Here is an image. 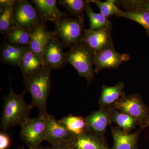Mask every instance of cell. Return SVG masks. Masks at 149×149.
<instances>
[{"instance_id":"30bf717a","label":"cell","mask_w":149,"mask_h":149,"mask_svg":"<svg viewBox=\"0 0 149 149\" xmlns=\"http://www.w3.org/2000/svg\"><path fill=\"white\" fill-rule=\"evenodd\" d=\"M63 47L61 41L54 32L43 52L46 63L53 69H61L67 63Z\"/></svg>"},{"instance_id":"e0dca14e","label":"cell","mask_w":149,"mask_h":149,"mask_svg":"<svg viewBox=\"0 0 149 149\" xmlns=\"http://www.w3.org/2000/svg\"><path fill=\"white\" fill-rule=\"evenodd\" d=\"M53 34L47 30L45 23H42L31 32L28 47L35 53L43 57L45 48Z\"/></svg>"},{"instance_id":"4fadbf2b","label":"cell","mask_w":149,"mask_h":149,"mask_svg":"<svg viewBox=\"0 0 149 149\" xmlns=\"http://www.w3.org/2000/svg\"><path fill=\"white\" fill-rule=\"evenodd\" d=\"M56 0H32L43 23L49 21L55 23L62 19L68 17L57 6Z\"/></svg>"},{"instance_id":"cb8c5ba5","label":"cell","mask_w":149,"mask_h":149,"mask_svg":"<svg viewBox=\"0 0 149 149\" xmlns=\"http://www.w3.org/2000/svg\"><path fill=\"white\" fill-rule=\"evenodd\" d=\"M85 12L90 23L89 29L98 30L103 28H112V23L108 18L100 13H95L90 6V3L89 2L87 5Z\"/></svg>"},{"instance_id":"d4e9b609","label":"cell","mask_w":149,"mask_h":149,"mask_svg":"<svg viewBox=\"0 0 149 149\" xmlns=\"http://www.w3.org/2000/svg\"><path fill=\"white\" fill-rule=\"evenodd\" d=\"M59 4L64 7L71 15L82 21H84V12L86 11L88 1L60 0Z\"/></svg>"},{"instance_id":"1f68e13d","label":"cell","mask_w":149,"mask_h":149,"mask_svg":"<svg viewBox=\"0 0 149 149\" xmlns=\"http://www.w3.org/2000/svg\"><path fill=\"white\" fill-rule=\"evenodd\" d=\"M36 149H45V148H43L42 147H41V146H40L39 148H37Z\"/></svg>"},{"instance_id":"ac0fdd59","label":"cell","mask_w":149,"mask_h":149,"mask_svg":"<svg viewBox=\"0 0 149 149\" xmlns=\"http://www.w3.org/2000/svg\"><path fill=\"white\" fill-rule=\"evenodd\" d=\"M124 88L125 84L123 82H119L113 86L103 85L98 100L100 108L112 107L125 94L123 91Z\"/></svg>"},{"instance_id":"ffe728a7","label":"cell","mask_w":149,"mask_h":149,"mask_svg":"<svg viewBox=\"0 0 149 149\" xmlns=\"http://www.w3.org/2000/svg\"><path fill=\"white\" fill-rule=\"evenodd\" d=\"M59 120L75 136H80L88 131L85 118L82 116L70 114Z\"/></svg>"},{"instance_id":"3957f363","label":"cell","mask_w":149,"mask_h":149,"mask_svg":"<svg viewBox=\"0 0 149 149\" xmlns=\"http://www.w3.org/2000/svg\"><path fill=\"white\" fill-rule=\"evenodd\" d=\"M95 54L83 42L72 46L65 52L67 63L77 70L80 77L86 79L88 85L94 79Z\"/></svg>"},{"instance_id":"8fae6325","label":"cell","mask_w":149,"mask_h":149,"mask_svg":"<svg viewBox=\"0 0 149 149\" xmlns=\"http://www.w3.org/2000/svg\"><path fill=\"white\" fill-rule=\"evenodd\" d=\"M112 107L100 108L85 117L88 131L106 139L107 128L112 123L110 113Z\"/></svg>"},{"instance_id":"6da1fadb","label":"cell","mask_w":149,"mask_h":149,"mask_svg":"<svg viewBox=\"0 0 149 149\" xmlns=\"http://www.w3.org/2000/svg\"><path fill=\"white\" fill-rule=\"evenodd\" d=\"M10 90L7 95L3 97L4 104L1 118V128L6 130L16 125L21 126L30 118L29 114L33 108L24 100L26 91L20 94L15 93L9 77Z\"/></svg>"},{"instance_id":"4dcf8cb0","label":"cell","mask_w":149,"mask_h":149,"mask_svg":"<svg viewBox=\"0 0 149 149\" xmlns=\"http://www.w3.org/2000/svg\"><path fill=\"white\" fill-rule=\"evenodd\" d=\"M45 149H70L68 145H61V146H56L51 147H47Z\"/></svg>"},{"instance_id":"4316f807","label":"cell","mask_w":149,"mask_h":149,"mask_svg":"<svg viewBox=\"0 0 149 149\" xmlns=\"http://www.w3.org/2000/svg\"><path fill=\"white\" fill-rule=\"evenodd\" d=\"M88 1L95 4L100 9V13L107 18L113 15L116 16L121 10L118 7L116 0H107L104 2L99 0H89Z\"/></svg>"},{"instance_id":"7c38bea8","label":"cell","mask_w":149,"mask_h":149,"mask_svg":"<svg viewBox=\"0 0 149 149\" xmlns=\"http://www.w3.org/2000/svg\"><path fill=\"white\" fill-rule=\"evenodd\" d=\"M111 28L98 30L85 29L83 42L96 53L105 48L114 47Z\"/></svg>"},{"instance_id":"f546056e","label":"cell","mask_w":149,"mask_h":149,"mask_svg":"<svg viewBox=\"0 0 149 149\" xmlns=\"http://www.w3.org/2000/svg\"><path fill=\"white\" fill-rule=\"evenodd\" d=\"M15 0H1L0 1V8L6 7L9 6L14 5Z\"/></svg>"},{"instance_id":"e575fe53","label":"cell","mask_w":149,"mask_h":149,"mask_svg":"<svg viewBox=\"0 0 149 149\" xmlns=\"http://www.w3.org/2000/svg\"></svg>"},{"instance_id":"9c48e42d","label":"cell","mask_w":149,"mask_h":149,"mask_svg":"<svg viewBox=\"0 0 149 149\" xmlns=\"http://www.w3.org/2000/svg\"><path fill=\"white\" fill-rule=\"evenodd\" d=\"M130 59L129 54L118 52L114 47L105 48L95 54L94 72L98 73L104 69H118L123 63Z\"/></svg>"},{"instance_id":"d6a6232c","label":"cell","mask_w":149,"mask_h":149,"mask_svg":"<svg viewBox=\"0 0 149 149\" xmlns=\"http://www.w3.org/2000/svg\"><path fill=\"white\" fill-rule=\"evenodd\" d=\"M19 149H22V148H19Z\"/></svg>"},{"instance_id":"7a4b0ae2","label":"cell","mask_w":149,"mask_h":149,"mask_svg":"<svg viewBox=\"0 0 149 149\" xmlns=\"http://www.w3.org/2000/svg\"><path fill=\"white\" fill-rule=\"evenodd\" d=\"M53 68L47 66L33 74L24 76L25 91L32 97L31 105L40 112H47V100L51 89V76Z\"/></svg>"},{"instance_id":"44dd1931","label":"cell","mask_w":149,"mask_h":149,"mask_svg":"<svg viewBox=\"0 0 149 149\" xmlns=\"http://www.w3.org/2000/svg\"><path fill=\"white\" fill-rule=\"evenodd\" d=\"M116 16L133 20L142 25L149 37V11L142 9L132 10H120Z\"/></svg>"},{"instance_id":"5bb4252c","label":"cell","mask_w":149,"mask_h":149,"mask_svg":"<svg viewBox=\"0 0 149 149\" xmlns=\"http://www.w3.org/2000/svg\"><path fill=\"white\" fill-rule=\"evenodd\" d=\"M113 144L110 149H138V140L144 129L140 128L135 133H126L118 126L111 127Z\"/></svg>"},{"instance_id":"277c9868","label":"cell","mask_w":149,"mask_h":149,"mask_svg":"<svg viewBox=\"0 0 149 149\" xmlns=\"http://www.w3.org/2000/svg\"><path fill=\"white\" fill-rule=\"evenodd\" d=\"M115 109L129 115L137 121L140 128L149 127V107L138 93L125 94L112 106Z\"/></svg>"},{"instance_id":"52a82bcc","label":"cell","mask_w":149,"mask_h":149,"mask_svg":"<svg viewBox=\"0 0 149 149\" xmlns=\"http://www.w3.org/2000/svg\"><path fill=\"white\" fill-rule=\"evenodd\" d=\"M13 13L17 26L32 32L42 23L36 8L27 0H17L13 6Z\"/></svg>"},{"instance_id":"83f0119b","label":"cell","mask_w":149,"mask_h":149,"mask_svg":"<svg viewBox=\"0 0 149 149\" xmlns=\"http://www.w3.org/2000/svg\"><path fill=\"white\" fill-rule=\"evenodd\" d=\"M116 3L126 10L142 9L149 11V0H116Z\"/></svg>"},{"instance_id":"f1b7e54d","label":"cell","mask_w":149,"mask_h":149,"mask_svg":"<svg viewBox=\"0 0 149 149\" xmlns=\"http://www.w3.org/2000/svg\"><path fill=\"white\" fill-rule=\"evenodd\" d=\"M10 145V139L7 133L1 131L0 133V149H8Z\"/></svg>"},{"instance_id":"484cf974","label":"cell","mask_w":149,"mask_h":149,"mask_svg":"<svg viewBox=\"0 0 149 149\" xmlns=\"http://www.w3.org/2000/svg\"><path fill=\"white\" fill-rule=\"evenodd\" d=\"M13 6L0 8V32L4 35L11 29L17 26L14 15Z\"/></svg>"},{"instance_id":"ba28073f","label":"cell","mask_w":149,"mask_h":149,"mask_svg":"<svg viewBox=\"0 0 149 149\" xmlns=\"http://www.w3.org/2000/svg\"><path fill=\"white\" fill-rule=\"evenodd\" d=\"M47 130L45 141L52 146L68 145L75 138L59 120L47 113Z\"/></svg>"},{"instance_id":"9a60e30c","label":"cell","mask_w":149,"mask_h":149,"mask_svg":"<svg viewBox=\"0 0 149 149\" xmlns=\"http://www.w3.org/2000/svg\"><path fill=\"white\" fill-rule=\"evenodd\" d=\"M70 149H110L106 139L87 131L74 139L68 145Z\"/></svg>"},{"instance_id":"603a6c76","label":"cell","mask_w":149,"mask_h":149,"mask_svg":"<svg viewBox=\"0 0 149 149\" xmlns=\"http://www.w3.org/2000/svg\"><path fill=\"white\" fill-rule=\"evenodd\" d=\"M112 122L121 128L126 133H130L131 130L138 125L137 121L129 115L124 113L113 108L110 113Z\"/></svg>"},{"instance_id":"7402d4cb","label":"cell","mask_w":149,"mask_h":149,"mask_svg":"<svg viewBox=\"0 0 149 149\" xmlns=\"http://www.w3.org/2000/svg\"><path fill=\"white\" fill-rule=\"evenodd\" d=\"M31 31L18 26L13 27L5 35L8 42L20 47L29 46L31 38Z\"/></svg>"},{"instance_id":"8992f818","label":"cell","mask_w":149,"mask_h":149,"mask_svg":"<svg viewBox=\"0 0 149 149\" xmlns=\"http://www.w3.org/2000/svg\"><path fill=\"white\" fill-rule=\"evenodd\" d=\"M54 24V33L64 47L70 48L83 42L85 29L82 20L67 17Z\"/></svg>"},{"instance_id":"2e32d148","label":"cell","mask_w":149,"mask_h":149,"mask_svg":"<svg viewBox=\"0 0 149 149\" xmlns=\"http://www.w3.org/2000/svg\"><path fill=\"white\" fill-rule=\"evenodd\" d=\"M47 66L43 57L35 53L28 46L19 65L24 77L38 72Z\"/></svg>"},{"instance_id":"5b68a950","label":"cell","mask_w":149,"mask_h":149,"mask_svg":"<svg viewBox=\"0 0 149 149\" xmlns=\"http://www.w3.org/2000/svg\"><path fill=\"white\" fill-rule=\"evenodd\" d=\"M47 113L39 112L37 117L29 118L21 125L19 136L28 149H36L45 141Z\"/></svg>"},{"instance_id":"836d02e7","label":"cell","mask_w":149,"mask_h":149,"mask_svg":"<svg viewBox=\"0 0 149 149\" xmlns=\"http://www.w3.org/2000/svg\"></svg>"},{"instance_id":"d6986e66","label":"cell","mask_w":149,"mask_h":149,"mask_svg":"<svg viewBox=\"0 0 149 149\" xmlns=\"http://www.w3.org/2000/svg\"><path fill=\"white\" fill-rule=\"evenodd\" d=\"M27 47H20L4 42L1 47V62L3 64L19 66Z\"/></svg>"}]
</instances>
